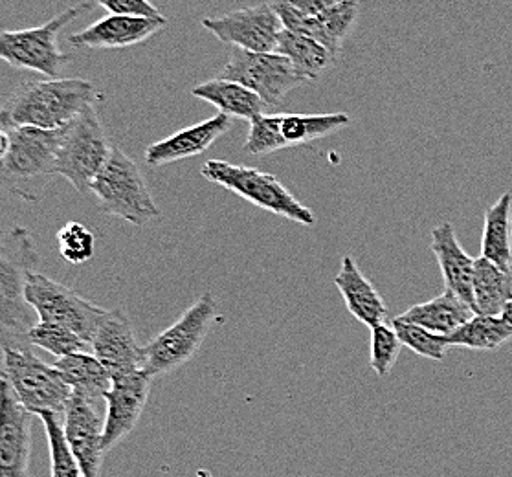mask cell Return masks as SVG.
Segmentation results:
<instances>
[{
  "label": "cell",
  "instance_id": "cell-1",
  "mask_svg": "<svg viewBox=\"0 0 512 477\" xmlns=\"http://www.w3.org/2000/svg\"><path fill=\"white\" fill-rule=\"evenodd\" d=\"M103 100V92L87 79H30L2 105L0 125L4 129H63L87 107Z\"/></svg>",
  "mask_w": 512,
  "mask_h": 477
},
{
  "label": "cell",
  "instance_id": "cell-2",
  "mask_svg": "<svg viewBox=\"0 0 512 477\" xmlns=\"http://www.w3.org/2000/svg\"><path fill=\"white\" fill-rule=\"evenodd\" d=\"M41 263L28 228L13 226L0 233V349L32 347L35 311L26 300L28 276Z\"/></svg>",
  "mask_w": 512,
  "mask_h": 477
},
{
  "label": "cell",
  "instance_id": "cell-3",
  "mask_svg": "<svg viewBox=\"0 0 512 477\" xmlns=\"http://www.w3.org/2000/svg\"><path fill=\"white\" fill-rule=\"evenodd\" d=\"M12 147L0 160V191L26 202L43 199L48 184L57 177V155L63 129H10Z\"/></svg>",
  "mask_w": 512,
  "mask_h": 477
},
{
  "label": "cell",
  "instance_id": "cell-4",
  "mask_svg": "<svg viewBox=\"0 0 512 477\" xmlns=\"http://www.w3.org/2000/svg\"><path fill=\"white\" fill-rule=\"evenodd\" d=\"M90 193L105 215L133 226H145L162 215L145 182L144 171L118 147H112L109 160L90 186Z\"/></svg>",
  "mask_w": 512,
  "mask_h": 477
},
{
  "label": "cell",
  "instance_id": "cell-5",
  "mask_svg": "<svg viewBox=\"0 0 512 477\" xmlns=\"http://www.w3.org/2000/svg\"><path fill=\"white\" fill-rule=\"evenodd\" d=\"M201 173L208 182L232 191L261 210L270 211L303 226L316 224V215L270 173L224 160L206 162Z\"/></svg>",
  "mask_w": 512,
  "mask_h": 477
},
{
  "label": "cell",
  "instance_id": "cell-6",
  "mask_svg": "<svg viewBox=\"0 0 512 477\" xmlns=\"http://www.w3.org/2000/svg\"><path fill=\"white\" fill-rule=\"evenodd\" d=\"M90 8L92 0L70 6L43 26L0 32V59L12 67L32 70L45 78H59L72 56L59 50L57 37L65 26L78 19L81 13L89 12Z\"/></svg>",
  "mask_w": 512,
  "mask_h": 477
},
{
  "label": "cell",
  "instance_id": "cell-7",
  "mask_svg": "<svg viewBox=\"0 0 512 477\" xmlns=\"http://www.w3.org/2000/svg\"><path fill=\"white\" fill-rule=\"evenodd\" d=\"M0 375L12 386L17 400L32 415L52 411L63 415L72 388L56 366H48L32 347L2 349Z\"/></svg>",
  "mask_w": 512,
  "mask_h": 477
},
{
  "label": "cell",
  "instance_id": "cell-8",
  "mask_svg": "<svg viewBox=\"0 0 512 477\" xmlns=\"http://www.w3.org/2000/svg\"><path fill=\"white\" fill-rule=\"evenodd\" d=\"M215 320L217 305L212 294L206 292L182 314V318L145 345L142 369L149 377L156 378L188 364L199 353Z\"/></svg>",
  "mask_w": 512,
  "mask_h": 477
},
{
  "label": "cell",
  "instance_id": "cell-9",
  "mask_svg": "<svg viewBox=\"0 0 512 477\" xmlns=\"http://www.w3.org/2000/svg\"><path fill=\"white\" fill-rule=\"evenodd\" d=\"M111 151L96 105H90L65 127L57 155V177L68 180L79 193H90Z\"/></svg>",
  "mask_w": 512,
  "mask_h": 477
},
{
  "label": "cell",
  "instance_id": "cell-10",
  "mask_svg": "<svg viewBox=\"0 0 512 477\" xmlns=\"http://www.w3.org/2000/svg\"><path fill=\"white\" fill-rule=\"evenodd\" d=\"M26 300L34 309L37 320L68 327L89 344L100 325L101 318L107 312V309L79 296L76 290L63 283H57L39 272H32L28 276Z\"/></svg>",
  "mask_w": 512,
  "mask_h": 477
},
{
  "label": "cell",
  "instance_id": "cell-11",
  "mask_svg": "<svg viewBox=\"0 0 512 477\" xmlns=\"http://www.w3.org/2000/svg\"><path fill=\"white\" fill-rule=\"evenodd\" d=\"M219 78L230 79L254 90L267 107H278L285 96L307 81L296 72L289 57L278 52H250L235 48Z\"/></svg>",
  "mask_w": 512,
  "mask_h": 477
},
{
  "label": "cell",
  "instance_id": "cell-12",
  "mask_svg": "<svg viewBox=\"0 0 512 477\" xmlns=\"http://www.w3.org/2000/svg\"><path fill=\"white\" fill-rule=\"evenodd\" d=\"M202 26L224 45L250 52H276L285 30L274 4H257L221 17L202 19Z\"/></svg>",
  "mask_w": 512,
  "mask_h": 477
},
{
  "label": "cell",
  "instance_id": "cell-13",
  "mask_svg": "<svg viewBox=\"0 0 512 477\" xmlns=\"http://www.w3.org/2000/svg\"><path fill=\"white\" fill-rule=\"evenodd\" d=\"M103 428L105 419H101L96 400L72 391L63 411V432L70 452L87 477H100L105 455Z\"/></svg>",
  "mask_w": 512,
  "mask_h": 477
},
{
  "label": "cell",
  "instance_id": "cell-14",
  "mask_svg": "<svg viewBox=\"0 0 512 477\" xmlns=\"http://www.w3.org/2000/svg\"><path fill=\"white\" fill-rule=\"evenodd\" d=\"M32 413L0 375V477H30Z\"/></svg>",
  "mask_w": 512,
  "mask_h": 477
},
{
  "label": "cell",
  "instance_id": "cell-15",
  "mask_svg": "<svg viewBox=\"0 0 512 477\" xmlns=\"http://www.w3.org/2000/svg\"><path fill=\"white\" fill-rule=\"evenodd\" d=\"M153 378L144 369L112 378L111 388L105 393V428H103V452H111L133 432L149 400Z\"/></svg>",
  "mask_w": 512,
  "mask_h": 477
},
{
  "label": "cell",
  "instance_id": "cell-16",
  "mask_svg": "<svg viewBox=\"0 0 512 477\" xmlns=\"http://www.w3.org/2000/svg\"><path fill=\"white\" fill-rule=\"evenodd\" d=\"M90 347L111 378L131 375L144 367V347L138 345L133 323L123 309L105 312Z\"/></svg>",
  "mask_w": 512,
  "mask_h": 477
},
{
  "label": "cell",
  "instance_id": "cell-17",
  "mask_svg": "<svg viewBox=\"0 0 512 477\" xmlns=\"http://www.w3.org/2000/svg\"><path fill=\"white\" fill-rule=\"evenodd\" d=\"M274 8L285 30L309 35L312 39L320 41L336 57L340 54L347 35L351 34L358 17V0H346L314 17L296 10L289 0H276Z\"/></svg>",
  "mask_w": 512,
  "mask_h": 477
},
{
  "label": "cell",
  "instance_id": "cell-18",
  "mask_svg": "<svg viewBox=\"0 0 512 477\" xmlns=\"http://www.w3.org/2000/svg\"><path fill=\"white\" fill-rule=\"evenodd\" d=\"M167 26L166 17H134V15H105L78 34L68 37V43L87 50H114L140 45Z\"/></svg>",
  "mask_w": 512,
  "mask_h": 477
},
{
  "label": "cell",
  "instance_id": "cell-19",
  "mask_svg": "<svg viewBox=\"0 0 512 477\" xmlns=\"http://www.w3.org/2000/svg\"><path fill=\"white\" fill-rule=\"evenodd\" d=\"M232 129V118L226 114H217L201 123L180 129L160 142L145 149V162L151 167H162L173 162L199 156L208 151L221 136Z\"/></svg>",
  "mask_w": 512,
  "mask_h": 477
},
{
  "label": "cell",
  "instance_id": "cell-20",
  "mask_svg": "<svg viewBox=\"0 0 512 477\" xmlns=\"http://www.w3.org/2000/svg\"><path fill=\"white\" fill-rule=\"evenodd\" d=\"M430 250L434 252L435 259L439 263L446 290L454 292L457 298L465 301L474 311L472 278H474L476 259L468 256L461 243L457 241L456 228L452 222H443L435 226L432 230Z\"/></svg>",
  "mask_w": 512,
  "mask_h": 477
},
{
  "label": "cell",
  "instance_id": "cell-21",
  "mask_svg": "<svg viewBox=\"0 0 512 477\" xmlns=\"http://www.w3.org/2000/svg\"><path fill=\"white\" fill-rule=\"evenodd\" d=\"M334 285L340 290L347 311L353 318H357L358 322L364 323L368 329L386 322V303L382 300L379 290L375 289L371 281L362 274L353 257H342V267L334 278Z\"/></svg>",
  "mask_w": 512,
  "mask_h": 477
},
{
  "label": "cell",
  "instance_id": "cell-22",
  "mask_svg": "<svg viewBox=\"0 0 512 477\" xmlns=\"http://www.w3.org/2000/svg\"><path fill=\"white\" fill-rule=\"evenodd\" d=\"M191 94L199 100L208 101L221 114L246 122H254L268 109L267 103L254 90L246 89L245 85L230 79L206 81L191 90Z\"/></svg>",
  "mask_w": 512,
  "mask_h": 477
},
{
  "label": "cell",
  "instance_id": "cell-23",
  "mask_svg": "<svg viewBox=\"0 0 512 477\" xmlns=\"http://www.w3.org/2000/svg\"><path fill=\"white\" fill-rule=\"evenodd\" d=\"M476 312L468 307L465 301L457 298L454 292L446 290L434 300L424 301L412 305L406 312H402L401 320L421 325L430 333L439 336H448L459 329L463 323L468 322Z\"/></svg>",
  "mask_w": 512,
  "mask_h": 477
},
{
  "label": "cell",
  "instance_id": "cell-24",
  "mask_svg": "<svg viewBox=\"0 0 512 477\" xmlns=\"http://www.w3.org/2000/svg\"><path fill=\"white\" fill-rule=\"evenodd\" d=\"M481 257L512 272V193H503L485 211Z\"/></svg>",
  "mask_w": 512,
  "mask_h": 477
},
{
  "label": "cell",
  "instance_id": "cell-25",
  "mask_svg": "<svg viewBox=\"0 0 512 477\" xmlns=\"http://www.w3.org/2000/svg\"><path fill=\"white\" fill-rule=\"evenodd\" d=\"M472 294L476 314L501 316L505 305L512 300V272L485 257H478L474 263Z\"/></svg>",
  "mask_w": 512,
  "mask_h": 477
},
{
  "label": "cell",
  "instance_id": "cell-26",
  "mask_svg": "<svg viewBox=\"0 0 512 477\" xmlns=\"http://www.w3.org/2000/svg\"><path fill=\"white\" fill-rule=\"evenodd\" d=\"M281 56L289 57L290 63L296 68L301 78L316 81L327 68H331L336 61L331 50L312 39L309 35L296 34L290 30H283L279 35L278 50Z\"/></svg>",
  "mask_w": 512,
  "mask_h": 477
},
{
  "label": "cell",
  "instance_id": "cell-27",
  "mask_svg": "<svg viewBox=\"0 0 512 477\" xmlns=\"http://www.w3.org/2000/svg\"><path fill=\"white\" fill-rule=\"evenodd\" d=\"M54 366L61 371L72 391L87 395L89 399H105L112 384L111 375L92 353H74L57 358Z\"/></svg>",
  "mask_w": 512,
  "mask_h": 477
},
{
  "label": "cell",
  "instance_id": "cell-28",
  "mask_svg": "<svg viewBox=\"0 0 512 477\" xmlns=\"http://www.w3.org/2000/svg\"><path fill=\"white\" fill-rule=\"evenodd\" d=\"M445 338L450 347H467L490 353L511 340L512 327L501 316L474 314L468 322Z\"/></svg>",
  "mask_w": 512,
  "mask_h": 477
},
{
  "label": "cell",
  "instance_id": "cell-29",
  "mask_svg": "<svg viewBox=\"0 0 512 477\" xmlns=\"http://www.w3.org/2000/svg\"><path fill=\"white\" fill-rule=\"evenodd\" d=\"M351 123L346 112L333 114H279V134L287 147L311 144Z\"/></svg>",
  "mask_w": 512,
  "mask_h": 477
},
{
  "label": "cell",
  "instance_id": "cell-30",
  "mask_svg": "<svg viewBox=\"0 0 512 477\" xmlns=\"http://www.w3.org/2000/svg\"><path fill=\"white\" fill-rule=\"evenodd\" d=\"M30 344L45 349L48 353L61 358V356L74 355V353H92L87 340H83L78 333L70 331L59 323L41 322L37 320L34 327L30 329Z\"/></svg>",
  "mask_w": 512,
  "mask_h": 477
},
{
  "label": "cell",
  "instance_id": "cell-31",
  "mask_svg": "<svg viewBox=\"0 0 512 477\" xmlns=\"http://www.w3.org/2000/svg\"><path fill=\"white\" fill-rule=\"evenodd\" d=\"M43 426H45L46 439L50 446V461H52V477H87L83 474L76 457L68 448L65 432H63V421L57 413L43 411L37 415Z\"/></svg>",
  "mask_w": 512,
  "mask_h": 477
},
{
  "label": "cell",
  "instance_id": "cell-32",
  "mask_svg": "<svg viewBox=\"0 0 512 477\" xmlns=\"http://www.w3.org/2000/svg\"><path fill=\"white\" fill-rule=\"evenodd\" d=\"M391 327L395 329L401 344L408 347V349H412L415 355L437 360V362L445 360L446 353L450 349V345L446 344L445 336L430 333L428 329H424L421 325L404 322L401 318H395L391 322Z\"/></svg>",
  "mask_w": 512,
  "mask_h": 477
},
{
  "label": "cell",
  "instance_id": "cell-33",
  "mask_svg": "<svg viewBox=\"0 0 512 477\" xmlns=\"http://www.w3.org/2000/svg\"><path fill=\"white\" fill-rule=\"evenodd\" d=\"M59 254L70 265H85L94 257L96 237L85 224L78 221L67 222L57 232Z\"/></svg>",
  "mask_w": 512,
  "mask_h": 477
},
{
  "label": "cell",
  "instance_id": "cell-34",
  "mask_svg": "<svg viewBox=\"0 0 512 477\" xmlns=\"http://www.w3.org/2000/svg\"><path fill=\"white\" fill-rule=\"evenodd\" d=\"M401 345L399 336L390 325L382 323L371 329L369 366L377 373V377L386 378L390 375L401 353Z\"/></svg>",
  "mask_w": 512,
  "mask_h": 477
},
{
  "label": "cell",
  "instance_id": "cell-35",
  "mask_svg": "<svg viewBox=\"0 0 512 477\" xmlns=\"http://www.w3.org/2000/svg\"><path fill=\"white\" fill-rule=\"evenodd\" d=\"M287 149L279 134V114H261L250 122L245 151L252 156H265Z\"/></svg>",
  "mask_w": 512,
  "mask_h": 477
},
{
  "label": "cell",
  "instance_id": "cell-36",
  "mask_svg": "<svg viewBox=\"0 0 512 477\" xmlns=\"http://www.w3.org/2000/svg\"><path fill=\"white\" fill-rule=\"evenodd\" d=\"M112 15H134V17H164L151 0H92Z\"/></svg>",
  "mask_w": 512,
  "mask_h": 477
},
{
  "label": "cell",
  "instance_id": "cell-37",
  "mask_svg": "<svg viewBox=\"0 0 512 477\" xmlns=\"http://www.w3.org/2000/svg\"><path fill=\"white\" fill-rule=\"evenodd\" d=\"M289 2L296 10H300L301 13L309 15V17H314V15L325 12L346 0H289Z\"/></svg>",
  "mask_w": 512,
  "mask_h": 477
},
{
  "label": "cell",
  "instance_id": "cell-38",
  "mask_svg": "<svg viewBox=\"0 0 512 477\" xmlns=\"http://www.w3.org/2000/svg\"><path fill=\"white\" fill-rule=\"evenodd\" d=\"M12 147V134L6 129H0V160H4V156L8 155Z\"/></svg>",
  "mask_w": 512,
  "mask_h": 477
},
{
  "label": "cell",
  "instance_id": "cell-39",
  "mask_svg": "<svg viewBox=\"0 0 512 477\" xmlns=\"http://www.w3.org/2000/svg\"><path fill=\"white\" fill-rule=\"evenodd\" d=\"M501 318L505 320V322L509 323L512 327V300L505 305V309L501 312Z\"/></svg>",
  "mask_w": 512,
  "mask_h": 477
}]
</instances>
